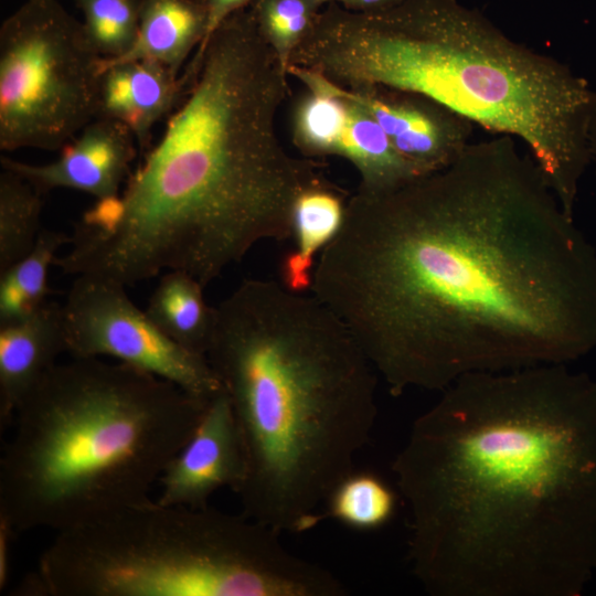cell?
Listing matches in <instances>:
<instances>
[{
	"label": "cell",
	"instance_id": "obj_6",
	"mask_svg": "<svg viewBox=\"0 0 596 596\" xmlns=\"http://www.w3.org/2000/svg\"><path fill=\"white\" fill-rule=\"evenodd\" d=\"M210 398L100 358L56 363L15 412L0 519L60 532L150 499Z\"/></svg>",
	"mask_w": 596,
	"mask_h": 596
},
{
	"label": "cell",
	"instance_id": "obj_15",
	"mask_svg": "<svg viewBox=\"0 0 596 596\" xmlns=\"http://www.w3.org/2000/svg\"><path fill=\"white\" fill-rule=\"evenodd\" d=\"M67 352L62 305L46 302L32 316L0 327V423L13 422L26 395Z\"/></svg>",
	"mask_w": 596,
	"mask_h": 596
},
{
	"label": "cell",
	"instance_id": "obj_2",
	"mask_svg": "<svg viewBox=\"0 0 596 596\" xmlns=\"http://www.w3.org/2000/svg\"><path fill=\"white\" fill-rule=\"evenodd\" d=\"M392 464L433 596H568L596 564V382L566 364L461 375Z\"/></svg>",
	"mask_w": 596,
	"mask_h": 596
},
{
	"label": "cell",
	"instance_id": "obj_26",
	"mask_svg": "<svg viewBox=\"0 0 596 596\" xmlns=\"http://www.w3.org/2000/svg\"><path fill=\"white\" fill-rule=\"evenodd\" d=\"M13 534L11 526L0 519V586L2 587L8 577V542Z\"/></svg>",
	"mask_w": 596,
	"mask_h": 596
},
{
	"label": "cell",
	"instance_id": "obj_7",
	"mask_svg": "<svg viewBox=\"0 0 596 596\" xmlns=\"http://www.w3.org/2000/svg\"><path fill=\"white\" fill-rule=\"evenodd\" d=\"M280 532L210 507L156 500L57 532L17 589L28 596H340Z\"/></svg>",
	"mask_w": 596,
	"mask_h": 596
},
{
	"label": "cell",
	"instance_id": "obj_13",
	"mask_svg": "<svg viewBox=\"0 0 596 596\" xmlns=\"http://www.w3.org/2000/svg\"><path fill=\"white\" fill-rule=\"evenodd\" d=\"M136 145L124 125L97 117L62 148L54 161L33 164L1 156L0 164L42 194L72 189L102 201L121 192L137 153Z\"/></svg>",
	"mask_w": 596,
	"mask_h": 596
},
{
	"label": "cell",
	"instance_id": "obj_1",
	"mask_svg": "<svg viewBox=\"0 0 596 596\" xmlns=\"http://www.w3.org/2000/svg\"><path fill=\"white\" fill-rule=\"evenodd\" d=\"M310 289L393 396L596 347V249L509 135L397 187H358Z\"/></svg>",
	"mask_w": 596,
	"mask_h": 596
},
{
	"label": "cell",
	"instance_id": "obj_27",
	"mask_svg": "<svg viewBox=\"0 0 596 596\" xmlns=\"http://www.w3.org/2000/svg\"><path fill=\"white\" fill-rule=\"evenodd\" d=\"M588 142H589V155H590V164L594 167L595 180H596V91L593 110L589 121L588 130Z\"/></svg>",
	"mask_w": 596,
	"mask_h": 596
},
{
	"label": "cell",
	"instance_id": "obj_12",
	"mask_svg": "<svg viewBox=\"0 0 596 596\" xmlns=\"http://www.w3.org/2000/svg\"><path fill=\"white\" fill-rule=\"evenodd\" d=\"M244 468L235 417L222 389L210 398L191 437L166 467L156 501L163 505L206 508L219 489L228 487L236 492Z\"/></svg>",
	"mask_w": 596,
	"mask_h": 596
},
{
	"label": "cell",
	"instance_id": "obj_21",
	"mask_svg": "<svg viewBox=\"0 0 596 596\" xmlns=\"http://www.w3.org/2000/svg\"><path fill=\"white\" fill-rule=\"evenodd\" d=\"M395 507V493L380 477L353 471L329 496L323 518L353 530L372 531L392 519Z\"/></svg>",
	"mask_w": 596,
	"mask_h": 596
},
{
	"label": "cell",
	"instance_id": "obj_8",
	"mask_svg": "<svg viewBox=\"0 0 596 596\" xmlns=\"http://www.w3.org/2000/svg\"><path fill=\"white\" fill-rule=\"evenodd\" d=\"M102 56L57 0H26L0 28V149L58 150L97 117Z\"/></svg>",
	"mask_w": 596,
	"mask_h": 596
},
{
	"label": "cell",
	"instance_id": "obj_5",
	"mask_svg": "<svg viewBox=\"0 0 596 596\" xmlns=\"http://www.w3.org/2000/svg\"><path fill=\"white\" fill-rule=\"evenodd\" d=\"M289 66L344 88L425 95L494 135L521 141L574 216L590 166L595 91L561 61L513 41L458 0H403L359 13L328 3Z\"/></svg>",
	"mask_w": 596,
	"mask_h": 596
},
{
	"label": "cell",
	"instance_id": "obj_17",
	"mask_svg": "<svg viewBox=\"0 0 596 596\" xmlns=\"http://www.w3.org/2000/svg\"><path fill=\"white\" fill-rule=\"evenodd\" d=\"M206 30V13L196 0H141L132 46L120 57H102L100 65L152 60L180 74L190 54L204 41Z\"/></svg>",
	"mask_w": 596,
	"mask_h": 596
},
{
	"label": "cell",
	"instance_id": "obj_23",
	"mask_svg": "<svg viewBox=\"0 0 596 596\" xmlns=\"http://www.w3.org/2000/svg\"><path fill=\"white\" fill-rule=\"evenodd\" d=\"M86 35L103 58H117L134 44L141 0H73Z\"/></svg>",
	"mask_w": 596,
	"mask_h": 596
},
{
	"label": "cell",
	"instance_id": "obj_9",
	"mask_svg": "<svg viewBox=\"0 0 596 596\" xmlns=\"http://www.w3.org/2000/svg\"><path fill=\"white\" fill-rule=\"evenodd\" d=\"M125 288L113 280L76 276L62 305L66 353L109 356L200 397L219 393L222 386L206 356L161 332Z\"/></svg>",
	"mask_w": 596,
	"mask_h": 596
},
{
	"label": "cell",
	"instance_id": "obj_25",
	"mask_svg": "<svg viewBox=\"0 0 596 596\" xmlns=\"http://www.w3.org/2000/svg\"><path fill=\"white\" fill-rule=\"evenodd\" d=\"M323 4L336 3L340 7L359 13H371L390 9L403 0H321Z\"/></svg>",
	"mask_w": 596,
	"mask_h": 596
},
{
	"label": "cell",
	"instance_id": "obj_16",
	"mask_svg": "<svg viewBox=\"0 0 596 596\" xmlns=\"http://www.w3.org/2000/svg\"><path fill=\"white\" fill-rule=\"evenodd\" d=\"M347 202L343 192L323 178L298 194L292 210V244L279 267L285 287L296 292L311 288L318 257L339 233Z\"/></svg>",
	"mask_w": 596,
	"mask_h": 596
},
{
	"label": "cell",
	"instance_id": "obj_4",
	"mask_svg": "<svg viewBox=\"0 0 596 596\" xmlns=\"http://www.w3.org/2000/svg\"><path fill=\"white\" fill-rule=\"evenodd\" d=\"M206 359L242 444L243 514L280 533L312 529L370 439L376 371L319 299L266 279L215 307Z\"/></svg>",
	"mask_w": 596,
	"mask_h": 596
},
{
	"label": "cell",
	"instance_id": "obj_11",
	"mask_svg": "<svg viewBox=\"0 0 596 596\" xmlns=\"http://www.w3.org/2000/svg\"><path fill=\"white\" fill-rule=\"evenodd\" d=\"M344 89L419 175L447 168L472 142L475 125L425 95L381 85Z\"/></svg>",
	"mask_w": 596,
	"mask_h": 596
},
{
	"label": "cell",
	"instance_id": "obj_24",
	"mask_svg": "<svg viewBox=\"0 0 596 596\" xmlns=\"http://www.w3.org/2000/svg\"><path fill=\"white\" fill-rule=\"evenodd\" d=\"M205 10L207 18V30L204 41L201 46L205 44L215 29L230 15L247 8L253 0H196ZM198 47V49H199Z\"/></svg>",
	"mask_w": 596,
	"mask_h": 596
},
{
	"label": "cell",
	"instance_id": "obj_19",
	"mask_svg": "<svg viewBox=\"0 0 596 596\" xmlns=\"http://www.w3.org/2000/svg\"><path fill=\"white\" fill-rule=\"evenodd\" d=\"M70 242V235L43 228L33 248L0 272V327L21 321L49 302L50 267Z\"/></svg>",
	"mask_w": 596,
	"mask_h": 596
},
{
	"label": "cell",
	"instance_id": "obj_22",
	"mask_svg": "<svg viewBox=\"0 0 596 596\" xmlns=\"http://www.w3.org/2000/svg\"><path fill=\"white\" fill-rule=\"evenodd\" d=\"M323 6L321 0H253L248 9L259 35L288 71Z\"/></svg>",
	"mask_w": 596,
	"mask_h": 596
},
{
	"label": "cell",
	"instance_id": "obj_20",
	"mask_svg": "<svg viewBox=\"0 0 596 596\" xmlns=\"http://www.w3.org/2000/svg\"><path fill=\"white\" fill-rule=\"evenodd\" d=\"M42 193L17 173H0V272L24 257L41 228Z\"/></svg>",
	"mask_w": 596,
	"mask_h": 596
},
{
	"label": "cell",
	"instance_id": "obj_18",
	"mask_svg": "<svg viewBox=\"0 0 596 596\" xmlns=\"http://www.w3.org/2000/svg\"><path fill=\"white\" fill-rule=\"evenodd\" d=\"M204 286L182 270H168L150 296L147 316L172 341L206 356L211 343L215 307L206 304Z\"/></svg>",
	"mask_w": 596,
	"mask_h": 596
},
{
	"label": "cell",
	"instance_id": "obj_14",
	"mask_svg": "<svg viewBox=\"0 0 596 596\" xmlns=\"http://www.w3.org/2000/svg\"><path fill=\"white\" fill-rule=\"evenodd\" d=\"M185 88L182 74L157 61L100 65L97 117L124 125L138 148L147 150L153 127L171 115Z\"/></svg>",
	"mask_w": 596,
	"mask_h": 596
},
{
	"label": "cell",
	"instance_id": "obj_3",
	"mask_svg": "<svg viewBox=\"0 0 596 596\" xmlns=\"http://www.w3.org/2000/svg\"><path fill=\"white\" fill-rule=\"evenodd\" d=\"M187 88L121 192L75 223L66 275L131 286L182 270L204 287L259 242L290 238L298 194L321 177L277 132L288 71L244 8L182 73Z\"/></svg>",
	"mask_w": 596,
	"mask_h": 596
},
{
	"label": "cell",
	"instance_id": "obj_10",
	"mask_svg": "<svg viewBox=\"0 0 596 596\" xmlns=\"http://www.w3.org/2000/svg\"><path fill=\"white\" fill-rule=\"evenodd\" d=\"M288 74L305 87L289 115L291 140L302 156L344 158L360 175L359 188L366 190L390 189L421 177L343 87L300 66H289Z\"/></svg>",
	"mask_w": 596,
	"mask_h": 596
}]
</instances>
